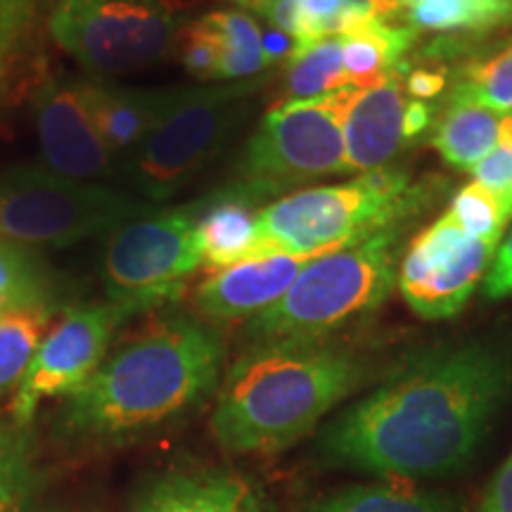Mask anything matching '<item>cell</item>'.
<instances>
[{"mask_svg": "<svg viewBox=\"0 0 512 512\" xmlns=\"http://www.w3.org/2000/svg\"><path fill=\"white\" fill-rule=\"evenodd\" d=\"M510 382L512 368L494 349H434L330 422L320 448L339 465L394 482L451 475L472 458Z\"/></svg>", "mask_w": 512, "mask_h": 512, "instance_id": "1", "label": "cell"}, {"mask_svg": "<svg viewBox=\"0 0 512 512\" xmlns=\"http://www.w3.org/2000/svg\"><path fill=\"white\" fill-rule=\"evenodd\" d=\"M221 337L202 320L164 316L64 396L57 427L83 444H119L200 406L221 380Z\"/></svg>", "mask_w": 512, "mask_h": 512, "instance_id": "2", "label": "cell"}, {"mask_svg": "<svg viewBox=\"0 0 512 512\" xmlns=\"http://www.w3.org/2000/svg\"><path fill=\"white\" fill-rule=\"evenodd\" d=\"M358 380L356 358L323 339L247 347L223 377L211 432L228 453L273 456L304 439Z\"/></svg>", "mask_w": 512, "mask_h": 512, "instance_id": "3", "label": "cell"}, {"mask_svg": "<svg viewBox=\"0 0 512 512\" xmlns=\"http://www.w3.org/2000/svg\"><path fill=\"white\" fill-rule=\"evenodd\" d=\"M425 202L399 171L375 169L342 185L299 188L256 211V256L299 259L358 245L396 228Z\"/></svg>", "mask_w": 512, "mask_h": 512, "instance_id": "4", "label": "cell"}, {"mask_svg": "<svg viewBox=\"0 0 512 512\" xmlns=\"http://www.w3.org/2000/svg\"><path fill=\"white\" fill-rule=\"evenodd\" d=\"M396 273V228L358 245L313 256L283 297L247 320V347L273 342H320L330 332L389 297Z\"/></svg>", "mask_w": 512, "mask_h": 512, "instance_id": "5", "label": "cell"}, {"mask_svg": "<svg viewBox=\"0 0 512 512\" xmlns=\"http://www.w3.org/2000/svg\"><path fill=\"white\" fill-rule=\"evenodd\" d=\"M157 211L143 197L110 185L76 183L41 166L0 174V238L22 245L69 247Z\"/></svg>", "mask_w": 512, "mask_h": 512, "instance_id": "6", "label": "cell"}, {"mask_svg": "<svg viewBox=\"0 0 512 512\" xmlns=\"http://www.w3.org/2000/svg\"><path fill=\"white\" fill-rule=\"evenodd\" d=\"M261 79L219 88H183L155 131L128 152L119 174L140 197L157 204L174 197L204 164L221 152L249 110L247 98Z\"/></svg>", "mask_w": 512, "mask_h": 512, "instance_id": "7", "label": "cell"}, {"mask_svg": "<svg viewBox=\"0 0 512 512\" xmlns=\"http://www.w3.org/2000/svg\"><path fill=\"white\" fill-rule=\"evenodd\" d=\"M344 98L347 88L325 98L271 107L242 152L240 188L259 202L280 190L347 174Z\"/></svg>", "mask_w": 512, "mask_h": 512, "instance_id": "8", "label": "cell"}, {"mask_svg": "<svg viewBox=\"0 0 512 512\" xmlns=\"http://www.w3.org/2000/svg\"><path fill=\"white\" fill-rule=\"evenodd\" d=\"M197 268V204L157 209L110 233L102 256L107 302L128 318L159 309L181 297Z\"/></svg>", "mask_w": 512, "mask_h": 512, "instance_id": "9", "label": "cell"}, {"mask_svg": "<svg viewBox=\"0 0 512 512\" xmlns=\"http://www.w3.org/2000/svg\"><path fill=\"white\" fill-rule=\"evenodd\" d=\"M176 0H57L48 31L86 72L124 74L169 53L181 34Z\"/></svg>", "mask_w": 512, "mask_h": 512, "instance_id": "10", "label": "cell"}, {"mask_svg": "<svg viewBox=\"0 0 512 512\" xmlns=\"http://www.w3.org/2000/svg\"><path fill=\"white\" fill-rule=\"evenodd\" d=\"M126 318L110 302L76 306L64 313L60 323L41 339L17 384L10 406L12 422L31 425L43 401L76 392L105 361Z\"/></svg>", "mask_w": 512, "mask_h": 512, "instance_id": "11", "label": "cell"}, {"mask_svg": "<svg viewBox=\"0 0 512 512\" xmlns=\"http://www.w3.org/2000/svg\"><path fill=\"white\" fill-rule=\"evenodd\" d=\"M496 247L467 235L451 214L420 230L399 268V290L427 320H444L472 297L486 278Z\"/></svg>", "mask_w": 512, "mask_h": 512, "instance_id": "12", "label": "cell"}, {"mask_svg": "<svg viewBox=\"0 0 512 512\" xmlns=\"http://www.w3.org/2000/svg\"><path fill=\"white\" fill-rule=\"evenodd\" d=\"M34 121L41 143L38 166L48 174L93 183L119 171L88 112L83 79L48 74L34 91Z\"/></svg>", "mask_w": 512, "mask_h": 512, "instance_id": "13", "label": "cell"}, {"mask_svg": "<svg viewBox=\"0 0 512 512\" xmlns=\"http://www.w3.org/2000/svg\"><path fill=\"white\" fill-rule=\"evenodd\" d=\"M309 259L290 254H259L221 271L209 273L197 285L195 309L204 320L233 323L252 320L290 290Z\"/></svg>", "mask_w": 512, "mask_h": 512, "instance_id": "14", "label": "cell"}, {"mask_svg": "<svg viewBox=\"0 0 512 512\" xmlns=\"http://www.w3.org/2000/svg\"><path fill=\"white\" fill-rule=\"evenodd\" d=\"M403 69L368 88H347L342 110L344 147L349 171L384 169L403 143V110H406Z\"/></svg>", "mask_w": 512, "mask_h": 512, "instance_id": "15", "label": "cell"}, {"mask_svg": "<svg viewBox=\"0 0 512 512\" xmlns=\"http://www.w3.org/2000/svg\"><path fill=\"white\" fill-rule=\"evenodd\" d=\"M183 86L164 91L114 86L102 79H83V98L107 150L128 155L174 110Z\"/></svg>", "mask_w": 512, "mask_h": 512, "instance_id": "16", "label": "cell"}, {"mask_svg": "<svg viewBox=\"0 0 512 512\" xmlns=\"http://www.w3.org/2000/svg\"><path fill=\"white\" fill-rule=\"evenodd\" d=\"M133 512H275L268 498L230 470H185L157 479Z\"/></svg>", "mask_w": 512, "mask_h": 512, "instance_id": "17", "label": "cell"}, {"mask_svg": "<svg viewBox=\"0 0 512 512\" xmlns=\"http://www.w3.org/2000/svg\"><path fill=\"white\" fill-rule=\"evenodd\" d=\"M256 200L242 188L197 202V242L202 268L221 271L256 256Z\"/></svg>", "mask_w": 512, "mask_h": 512, "instance_id": "18", "label": "cell"}, {"mask_svg": "<svg viewBox=\"0 0 512 512\" xmlns=\"http://www.w3.org/2000/svg\"><path fill=\"white\" fill-rule=\"evenodd\" d=\"M505 114L453 91L434 126L432 145L446 164L475 169L498 145Z\"/></svg>", "mask_w": 512, "mask_h": 512, "instance_id": "19", "label": "cell"}, {"mask_svg": "<svg viewBox=\"0 0 512 512\" xmlns=\"http://www.w3.org/2000/svg\"><path fill=\"white\" fill-rule=\"evenodd\" d=\"M415 31L389 22H373L339 36L349 88L375 86L403 69L401 57L413 46Z\"/></svg>", "mask_w": 512, "mask_h": 512, "instance_id": "20", "label": "cell"}, {"mask_svg": "<svg viewBox=\"0 0 512 512\" xmlns=\"http://www.w3.org/2000/svg\"><path fill=\"white\" fill-rule=\"evenodd\" d=\"M349 88L339 36L320 38L294 50L287 60L283 102L316 100Z\"/></svg>", "mask_w": 512, "mask_h": 512, "instance_id": "21", "label": "cell"}, {"mask_svg": "<svg viewBox=\"0 0 512 512\" xmlns=\"http://www.w3.org/2000/svg\"><path fill=\"white\" fill-rule=\"evenodd\" d=\"M200 22L216 38L221 60V79H249L264 72L268 57L261 41V29L245 10H214L200 17Z\"/></svg>", "mask_w": 512, "mask_h": 512, "instance_id": "22", "label": "cell"}, {"mask_svg": "<svg viewBox=\"0 0 512 512\" xmlns=\"http://www.w3.org/2000/svg\"><path fill=\"white\" fill-rule=\"evenodd\" d=\"M413 31H484L512 22V0H403Z\"/></svg>", "mask_w": 512, "mask_h": 512, "instance_id": "23", "label": "cell"}, {"mask_svg": "<svg viewBox=\"0 0 512 512\" xmlns=\"http://www.w3.org/2000/svg\"><path fill=\"white\" fill-rule=\"evenodd\" d=\"M309 512H458L448 498L413 489L406 482H377L349 489L318 501Z\"/></svg>", "mask_w": 512, "mask_h": 512, "instance_id": "24", "label": "cell"}, {"mask_svg": "<svg viewBox=\"0 0 512 512\" xmlns=\"http://www.w3.org/2000/svg\"><path fill=\"white\" fill-rule=\"evenodd\" d=\"M38 479L34 430L10 422L0 430V512H29Z\"/></svg>", "mask_w": 512, "mask_h": 512, "instance_id": "25", "label": "cell"}, {"mask_svg": "<svg viewBox=\"0 0 512 512\" xmlns=\"http://www.w3.org/2000/svg\"><path fill=\"white\" fill-rule=\"evenodd\" d=\"M57 306H36L0 318V396L17 387L31 356L46 337Z\"/></svg>", "mask_w": 512, "mask_h": 512, "instance_id": "26", "label": "cell"}, {"mask_svg": "<svg viewBox=\"0 0 512 512\" xmlns=\"http://www.w3.org/2000/svg\"><path fill=\"white\" fill-rule=\"evenodd\" d=\"M0 290L29 306H57L55 275L29 245L0 238Z\"/></svg>", "mask_w": 512, "mask_h": 512, "instance_id": "27", "label": "cell"}, {"mask_svg": "<svg viewBox=\"0 0 512 512\" xmlns=\"http://www.w3.org/2000/svg\"><path fill=\"white\" fill-rule=\"evenodd\" d=\"M448 214L460 223L467 235L498 247L505 223L512 219V200L482 183H467L456 192Z\"/></svg>", "mask_w": 512, "mask_h": 512, "instance_id": "28", "label": "cell"}, {"mask_svg": "<svg viewBox=\"0 0 512 512\" xmlns=\"http://www.w3.org/2000/svg\"><path fill=\"white\" fill-rule=\"evenodd\" d=\"M453 91L482 102L491 110L512 112V41L496 53L467 64L463 79Z\"/></svg>", "mask_w": 512, "mask_h": 512, "instance_id": "29", "label": "cell"}, {"mask_svg": "<svg viewBox=\"0 0 512 512\" xmlns=\"http://www.w3.org/2000/svg\"><path fill=\"white\" fill-rule=\"evenodd\" d=\"M41 0H0V88L36 31Z\"/></svg>", "mask_w": 512, "mask_h": 512, "instance_id": "30", "label": "cell"}, {"mask_svg": "<svg viewBox=\"0 0 512 512\" xmlns=\"http://www.w3.org/2000/svg\"><path fill=\"white\" fill-rule=\"evenodd\" d=\"M181 60L185 69L192 76L202 81L221 79V60H219V46L216 38L209 34L200 19L188 24L183 31V46H181Z\"/></svg>", "mask_w": 512, "mask_h": 512, "instance_id": "31", "label": "cell"}, {"mask_svg": "<svg viewBox=\"0 0 512 512\" xmlns=\"http://www.w3.org/2000/svg\"><path fill=\"white\" fill-rule=\"evenodd\" d=\"M472 174L477 183L512 200V112L505 114L498 145L472 169Z\"/></svg>", "mask_w": 512, "mask_h": 512, "instance_id": "32", "label": "cell"}, {"mask_svg": "<svg viewBox=\"0 0 512 512\" xmlns=\"http://www.w3.org/2000/svg\"><path fill=\"white\" fill-rule=\"evenodd\" d=\"M484 297L486 299H505L512 297V230L505 235L501 247L496 249L494 261L484 278Z\"/></svg>", "mask_w": 512, "mask_h": 512, "instance_id": "33", "label": "cell"}, {"mask_svg": "<svg viewBox=\"0 0 512 512\" xmlns=\"http://www.w3.org/2000/svg\"><path fill=\"white\" fill-rule=\"evenodd\" d=\"M482 512H512V456L505 460L486 491Z\"/></svg>", "mask_w": 512, "mask_h": 512, "instance_id": "34", "label": "cell"}, {"mask_svg": "<svg viewBox=\"0 0 512 512\" xmlns=\"http://www.w3.org/2000/svg\"><path fill=\"white\" fill-rule=\"evenodd\" d=\"M446 88V74L437 69H413L406 76V91L418 100H430Z\"/></svg>", "mask_w": 512, "mask_h": 512, "instance_id": "35", "label": "cell"}, {"mask_svg": "<svg viewBox=\"0 0 512 512\" xmlns=\"http://www.w3.org/2000/svg\"><path fill=\"white\" fill-rule=\"evenodd\" d=\"M432 124V110L430 105H425L422 100H411L406 102V110H403V121L401 131L403 140H415L420 133H425Z\"/></svg>", "mask_w": 512, "mask_h": 512, "instance_id": "36", "label": "cell"}, {"mask_svg": "<svg viewBox=\"0 0 512 512\" xmlns=\"http://www.w3.org/2000/svg\"><path fill=\"white\" fill-rule=\"evenodd\" d=\"M27 309H36V306H29L24 299L15 297V294L0 290V318L10 316V313H17V311H27Z\"/></svg>", "mask_w": 512, "mask_h": 512, "instance_id": "37", "label": "cell"}, {"mask_svg": "<svg viewBox=\"0 0 512 512\" xmlns=\"http://www.w3.org/2000/svg\"><path fill=\"white\" fill-rule=\"evenodd\" d=\"M230 3L240 5V8H249V5H252V3H256V0H230Z\"/></svg>", "mask_w": 512, "mask_h": 512, "instance_id": "38", "label": "cell"}, {"mask_svg": "<svg viewBox=\"0 0 512 512\" xmlns=\"http://www.w3.org/2000/svg\"><path fill=\"white\" fill-rule=\"evenodd\" d=\"M38 512H64V510H55V508H48V510H38Z\"/></svg>", "mask_w": 512, "mask_h": 512, "instance_id": "39", "label": "cell"}]
</instances>
